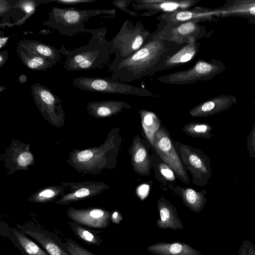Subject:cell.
Wrapping results in <instances>:
<instances>
[{
	"label": "cell",
	"mask_w": 255,
	"mask_h": 255,
	"mask_svg": "<svg viewBox=\"0 0 255 255\" xmlns=\"http://www.w3.org/2000/svg\"><path fill=\"white\" fill-rule=\"evenodd\" d=\"M186 44L164 40L154 31L149 40L130 56L108 66L112 73L111 79L130 82L150 77L159 71L164 62Z\"/></svg>",
	"instance_id": "6da1fadb"
},
{
	"label": "cell",
	"mask_w": 255,
	"mask_h": 255,
	"mask_svg": "<svg viewBox=\"0 0 255 255\" xmlns=\"http://www.w3.org/2000/svg\"><path fill=\"white\" fill-rule=\"evenodd\" d=\"M107 27L90 29L91 38L88 43L72 50H68L63 44L59 49L66 56L64 68L69 71L101 69L109 61L112 54L109 41L106 35Z\"/></svg>",
	"instance_id": "7a4b0ae2"
},
{
	"label": "cell",
	"mask_w": 255,
	"mask_h": 255,
	"mask_svg": "<svg viewBox=\"0 0 255 255\" xmlns=\"http://www.w3.org/2000/svg\"><path fill=\"white\" fill-rule=\"evenodd\" d=\"M102 15L115 18L116 10L115 8L78 9L53 6L48 13L49 18L42 24L57 30L61 35L72 37L78 33H89L90 29L85 27V22L91 17Z\"/></svg>",
	"instance_id": "3957f363"
},
{
	"label": "cell",
	"mask_w": 255,
	"mask_h": 255,
	"mask_svg": "<svg viewBox=\"0 0 255 255\" xmlns=\"http://www.w3.org/2000/svg\"><path fill=\"white\" fill-rule=\"evenodd\" d=\"M152 36V33L146 29L140 21L134 23L126 19L118 33L109 41L111 52L115 54V58L110 64H116L132 55Z\"/></svg>",
	"instance_id": "277c9868"
},
{
	"label": "cell",
	"mask_w": 255,
	"mask_h": 255,
	"mask_svg": "<svg viewBox=\"0 0 255 255\" xmlns=\"http://www.w3.org/2000/svg\"><path fill=\"white\" fill-rule=\"evenodd\" d=\"M72 86L78 89L92 92L117 94L140 97L155 96L151 91L110 78L79 77L74 79Z\"/></svg>",
	"instance_id": "5b68a950"
},
{
	"label": "cell",
	"mask_w": 255,
	"mask_h": 255,
	"mask_svg": "<svg viewBox=\"0 0 255 255\" xmlns=\"http://www.w3.org/2000/svg\"><path fill=\"white\" fill-rule=\"evenodd\" d=\"M161 160L174 171L177 178L187 185L190 180L168 131L160 127L156 132L152 145Z\"/></svg>",
	"instance_id": "8992f818"
},
{
	"label": "cell",
	"mask_w": 255,
	"mask_h": 255,
	"mask_svg": "<svg viewBox=\"0 0 255 255\" xmlns=\"http://www.w3.org/2000/svg\"><path fill=\"white\" fill-rule=\"evenodd\" d=\"M50 0H0V26L11 27L24 23L41 4Z\"/></svg>",
	"instance_id": "52a82bcc"
},
{
	"label": "cell",
	"mask_w": 255,
	"mask_h": 255,
	"mask_svg": "<svg viewBox=\"0 0 255 255\" xmlns=\"http://www.w3.org/2000/svg\"><path fill=\"white\" fill-rule=\"evenodd\" d=\"M175 147L182 162L188 170L195 185L204 186L209 177L210 169L205 155L198 149L174 140Z\"/></svg>",
	"instance_id": "ba28073f"
},
{
	"label": "cell",
	"mask_w": 255,
	"mask_h": 255,
	"mask_svg": "<svg viewBox=\"0 0 255 255\" xmlns=\"http://www.w3.org/2000/svg\"><path fill=\"white\" fill-rule=\"evenodd\" d=\"M16 226L37 242L49 255H70L68 251L60 245V239L58 236L42 228L39 224L28 222L23 225L16 224Z\"/></svg>",
	"instance_id": "9c48e42d"
},
{
	"label": "cell",
	"mask_w": 255,
	"mask_h": 255,
	"mask_svg": "<svg viewBox=\"0 0 255 255\" xmlns=\"http://www.w3.org/2000/svg\"><path fill=\"white\" fill-rule=\"evenodd\" d=\"M196 0H135L131 3L134 10L143 11L140 16H150L158 13L185 10L197 4Z\"/></svg>",
	"instance_id": "30bf717a"
},
{
	"label": "cell",
	"mask_w": 255,
	"mask_h": 255,
	"mask_svg": "<svg viewBox=\"0 0 255 255\" xmlns=\"http://www.w3.org/2000/svg\"><path fill=\"white\" fill-rule=\"evenodd\" d=\"M155 32L162 39L179 44L196 42L202 28L196 22H186L170 27L156 29Z\"/></svg>",
	"instance_id": "8fae6325"
},
{
	"label": "cell",
	"mask_w": 255,
	"mask_h": 255,
	"mask_svg": "<svg viewBox=\"0 0 255 255\" xmlns=\"http://www.w3.org/2000/svg\"><path fill=\"white\" fill-rule=\"evenodd\" d=\"M212 70L213 66L211 64L198 61L188 69L159 76L156 79L159 82L167 84H191L208 77Z\"/></svg>",
	"instance_id": "7c38bea8"
},
{
	"label": "cell",
	"mask_w": 255,
	"mask_h": 255,
	"mask_svg": "<svg viewBox=\"0 0 255 255\" xmlns=\"http://www.w3.org/2000/svg\"><path fill=\"white\" fill-rule=\"evenodd\" d=\"M110 212L102 209H76L70 208L68 217L74 222L83 226L94 229H105L111 223Z\"/></svg>",
	"instance_id": "4fadbf2b"
},
{
	"label": "cell",
	"mask_w": 255,
	"mask_h": 255,
	"mask_svg": "<svg viewBox=\"0 0 255 255\" xmlns=\"http://www.w3.org/2000/svg\"><path fill=\"white\" fill-rule=\"evenodd\" d=\"M133 170L141 176H149L153 168V157L148 151L145 142L138 134L132 139L128 149Z\"/></svg>",
	"instance_id": "5bb4252c"
},
{
	"label": "cell",
	"mask_w": 255,
	"mask_h": 255,
	"mask_svg": "<svg viewBox=\"0 0 255 255\" xmlns=\"http://www.w3.org/2000/svg\"><path fill=\"white\" fill-rule=\"evenodd\" d=\"M31 90L34 103L42 113L51 115L61 112V99L48 88L37 83L31 85Z\"/></svg>",
	"instance_id": "9a60e30c"
},
{
	"label": "cell",
	"mask_w": 255,
	"mask_h": 255,
	"mask_svg": "<svg viewBox=\"0 0 255 255\" xmlns=\"http://www.w3.org/2000/svg\"><path fill=\"white\" fill-rule=\"evenodd\" d=\"M5 228V236L23 255H49L42 248L16 227L11 228L7 227Z\"/></svg>",
	"instance_id": "2e32d148"
},
{
	"label": "cell",
	"mask_w": 255,
	"mask_h": 255,
	"mask_svg": "<svg viewBox=\"0 0 255 255\" xmlns=\"http://www.w3.org/2000/svg\"><path fill=\"white\" fill-rule=\"evenodd\" d=\"M157 208L160 215L156 222L158 228L175 230L183 229V223L176 208L167 199L160 197L157 200Z\"/></svg>",
	"instance_id": "e0dca14e"
},
{
	"label": "cell",
	"mask_w": 255,
	"mask_h": 255,
	"mask_svg": "<svg viewBox=\"0 0 255 255\" xmlns=\"http://www.w3.org/2000/svg\"><path fill=\"white\" fill-rule=\"evenodd\" d=\"M146 250L155 255H201L200 251L179 242L156 243L147 246Z\"/></svg>",
	"instance_id": "ac0fdd59"
},
{
	"label": "cell",
	"mask_w": 255,
	"mask_h": 255,
	"mask_svg": "<svg viewBox=\"0 0 255 255\" xmlns=\"http://www.w3.org/2000/svg\"><path fill=\"white\" fill-rule=\"evenodd\" d=\"M131 106L124 101H101L89 103L87 106L90 113L98 117H107L117 115Z\"/></svg>",
	"instance_id": "d6986e66"
},
{
	"label": "cell",
	"mask_w": 255,
	"mask_h": 255,
	"mask_svg": "<svg viewBox=\"0 0 255 255\" xmlns=\"http://www.w3.org/2000/svg\"><path fill=\"white\" fill-rule=\"evenodd\" d=\"M169 188L180 196L184 205L191 211L199 213L204 208L206 203L205 192H197L190 187L171 185Z\"/></svg>",
	"instance_id": "ffe728a7"
},
{
	"label": "cell",
	"mask_w": 255,
	"mask_h": 255,
	"mask_svg": "<svg viewBox=\"0 0 255 255\" xmlns=\"http://www.w3.org/2000/svg\"><path fill=\"white\" fill-rule=\"evenodd\" d=\"M199 44L188 43L169 56L162 64L159 71L180 66L192 60L198 53Z\"/></svg>",
	"instance_id": "44dd1931"
},
{
	"label": "cell",
	"mask_w": 255,
	"mask_h": 255,
	"mask_svg": "<svg viewBox=\"0 0 255 255\" xmlns=\"http://www.w3.org/2000/svg\"><path fill=\"white\" fill-rule=\"evenodd\" d=\"M18 44L47 59L53 65H56L61 58L60 50L49 44L26 39L20 40Z\"/></svg>",
	"instance_id": "7402d4cb"
},
{
	"label": "cell",
	"mask_w": 255,
	"mask_h": 255,
	"mask_svg": "<svg viewBox=\"0 0 255 255\" xmlns=\"http://www.w3.org/2000/svg\"><path fill=\"white\" fill-rule=\"evenodd\" d=\"M16 51L23 64L30 70L46 71L53 67V64L48 60L19 44L17 45Z\"/></svg>",
	"instance_id": "603a6c76"
},
{
	"label": "cell",
	"mask_w": 255,
	"mask_h": 255,
	"mask_svg": "<svg viewBox=\"0 0 255 255\" xmlns=\"http://www.w3.org/2000/svg\"><path fill=\"white\" fill-rule=\"evenodd\" d=\"M138 114L146 137L152 146L154 134L160 128V122L157 116L151 111L140 109Z\"/></svg>",
	"instance_id": "cb8c5ba5"
},
{
	"label": "cell",
	"mask_w": 255,
	"mask_h": 255,
	"mask_svg": "<svg viewBox=\"0 0 255 255\" xmlns=\"http://www.w3.org/2000/svg\"><path fill=\"white\" fill-rule=\"evenodd\" d=\"M69 225L75 236L89 246H100L103 240L98 234L100 231L83 226L74 222H69Z\"/></svg>",
	"instance_id": "d4e9b609"
},
{
	"label": "cell",
	"mask_w": 255,
	"mask_h": 255,
	"mask_svg": "<svg viewBox=\"0 0 255 255\" xmlns=\"http://www.w3.org/2000/svg\"><path fill=\"white\" fill-rule=\"evenodd\" d=\"M156 152V151H155ZM152 154L153 168L155 173V178L165 185H173L175 180V174L171 168L164 163L160 157Z\"/></svg>",
	"instance_id": "484cf974"
},
{
	"label": "cell",
	"mask_w": 255,
	"mask_h": 255,
	"mask_svg": "<svg viewBox=\"0 0 255 255\" xmlns=\"http://www.w3.org/2000/svg\"><path fill=\"white\" fill-rule=\"evenodd\" d=\"M65 243H63L60 240L59 244L67 250L70 255H97L70 238H65Z\"/></svg>",
	"instance_id": "4316f807"
},
{
	"label": "cell",
	"mask_w": 255,
	"mask_h": 255,
	"mask_svg": "<svg viewBox=\"0 0 255 255\" xmlns=\"http://www.w3.org/2000/svg\"><path fill=\"white\" fill-rule=\"evenodd\" d=\"M182 130L190 136L198 137L205 135L209 130V127L205 124L191 122L184 125Z\"/></svg>",
	"instance_id": "83f0119b"
},
{
	"label": "cell",
	"mask_w": 255,
	"mask_h": 255,
	"mask_svg": "<svg viewBox=\"0 0 255 255\" xmlns=\"http://www.w3.org/2000/svg\"><path fill=\"white\" fill-rule=\"evenodd\" d=\"M133 0H115L113 2L114 5L121 10L128 13L132 16L138 15L137 12L128 8V6L131 4Z\"/></svg>",
	"instance_id": "f1b7e54d"
},
{
	"label": "cell",
	"mask_w": 255,
	"mask_h": 255,
	"mask_svg": "<svg viewBox=\"0 0 255 255\" xmlns=\"http://www.w3.org/2000/svg\"><path fill=\"white\" fill-rule=\"evenodd\" d=\"M239 255H255V245L250 241L245 240L240 247Z\"/></svg>",
	"instance_id": "f546056e"
},
{
	"label": "cell",
	"mask_w": 255,
	"mask_h": 255,
	"mask_svg": "<svg viewBox=\"0 0 255 255\" xmlns=\"http://www.w3.org/2000/svg\"><path fill=\"white\" fill-rule=\"evenodd\" d=\"M150 185L148 183H143L137 187L136 193L137 196L142 200L148 196L150 191Z\"/></svg>",
	"instance_id": "4dcf8cb0"
},
{
	"label": "cell",
	"mask_w": 255,
	"mask_h": 255,
	"mask_svg": "<svg viewBox=\"0 0 255 255\" xmlns=\"http://www.w3.org/2000/svg\"><path fill=\"white\" fill-rule=\"evenodd\" d=\"M32 159V155L30 152H25L20 154L17 162L20 166H26L31 162Z\"/></svg>",
	"instance_id": "1f68e13d"
},
{
	"label": "cell",
	"mask_w": 255,
	"mask_h": 255,
	"mask_svg": "<svg viewBox=\"0 0 255 255\" xmlns=\"http://www.w3.org/2000/svg\"><path fill=\"white\" fill-rule=\"evenodd\" d=\"M55 192L50 189L45 190L40 192L36 199H34V202H44L45 200L53 197Z\"/></svg>",
	"instance_id": "d6a6232c"
},
{
	"label": "cell",
	"mask_w": 255,
	"mask_h": 255,
	"mask_svg": "<svg viewBox=\"0 0 255 255\" xmlns=\"http://www.w3.org/2000/svg\"><path fill=\"white\" fill-rule=\"evenodd\" d=\"M51 2H56L62 4H77L83 3H91L97 0H51Z\"/></svg>",
	"instance_id": "836d02e7"
},
{
	"label": "cell",
	"mask_w": 255,
	"mask_h": 255,
	"mask_svg": "<svg viewBox=\"0 0 255 255\" xmlns=\"http://www.w3.org/2000/svg\"><path fill=\"white\" fill-rule=\"evenodd\" d=\"M93 155V152L91 150H85L79 153L77 158L80 161H86L90 160Z\"/></svg>",
	"instance_id": "e575fe53"
},
{
	"label": "cell",
	"mask_w": 255,
	"mask_h": 255,
	"mask_svg": "<svg viewBox=\"0 0 255 255\" xmlns=\"http://www.w3.org/2000/svg\"><path fill=\"white\" fill-rule=\"evenodd\" d=\"M122 219V215L119 210H115L111 213V220L113 223L119 224Z\"/></svg>",
	"instance_id": "d590c367"
},
{
	"label": "cell",
	"mask_w": 255,
	"mask_h": 255,
	"mask_svg": "<svg viewBox=\"0 0 255 255\" xmlns=\"http://www.w3.org/2000/svg\"><path fill=\"white\" fill-rule=\"evenodd\" d=\"M8 58V51L2 50L0 51V68H2Z\"/></svg>",
	"instance_id": "8d00e7d4"
},
{
	"label": "cell",
	"mask_w": 255,
	"mask_h": 255,
	"mask_svg": "<svg viewBox=\"0 0 255 255\" xmlns=\"http://www.w3.org/2000/svg\"><path fill=\"white\" fill-rule=\"evenodd\" d=\"M0 49H2L3 47H4L6 45L9 37L4 36V32L2 31H0Z\"/></svg>",
	"instance_id": "74e56055"
},
{
	"label": "cell",
	"mask_w": 255,
	"mask_h": 255,
	"mask_svg": "<svg viewBox=\"0 0 255 255\" xmlns=\"http://www.w3.org/2000/svg\"><path fill=\"white\" fill-rule=\"evenodd\" d=\"M27 81V77L25 74H21L18 77V81L21 84L25 83Z\"/></svg>",
	"instance_id": "f35d334b"
},
{
	"label": "cell",
	"mask_w": 255,
	"mask_h": 255,
	"mask_svg": "<svg viewBox=\"0 0 255 255\" xmlns=\"http://www.w3.org/2000/svg\"><path fill=\"white\" fill-rule=\"evenodd\" d=\"M39 32L42 34H48L51 33V31L49 29H42Z\"/></svg>",
	"instance_id": "ab89813d"
},
{
	"label": "cell",
	"mask_w": 255,
	"mask_h": 255,
	"mask_svg": "<svg viewBox=\"0 0 255 255\" xmlns=\"http://www.w3.org/2000/svg\"><path fill=\"white\" fill-rule=\"evenodd\" d=\"M250 12L252 14L255 15V6L253 7L250 9Z\"/></svg>",
	"instance_id": "60d3db41"
},
{
	"label": "cell",
	"mask_w": 255,
	"mask_h": 255,
	"mask_svg": "<svg viewBox=\"0 0 255 255\" xmlns=\"http://www.w3.org/2000/svg\"><path fill=\"white\" fill-rule=\"evenodd\" d=\"M6 89V87L3 86H0V92H2L3 91Z\"/></svg>",
	"instance_id": "b9f144b4"
}]
</instances>
